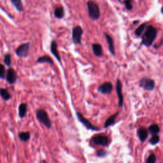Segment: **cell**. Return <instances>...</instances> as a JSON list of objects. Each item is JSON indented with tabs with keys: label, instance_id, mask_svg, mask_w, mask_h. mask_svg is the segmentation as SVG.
<instances>
[{
	"label": "cell",
	"instance_id": "17",
	"mask_svg": "<svg viewBox=\"0 0 163 163\" xmlns=\"http://www.w3.org/2000/svg\"><path fill=\"white\" fill-rule=\"evenodd\" d=\"M92 47L93 53L96 56L99 57L102 55L103 49H102V47L100 44H92Z\"/></svg>",
	"mask_w": 163,
	"mask_h": 163
},
{
	"label": "cell",
	"instance_id": "1",
	"mask_svg": "<svg viewBox=\"0 0 163 163\" xmlns=\"http://www.w3.org/2000/svg\"><path fill=\"white\" fill-rule=\"evenodd\" d=\"M157 33V31L154 26H148L143 35L142 43L147 47L150 46L155 39Z\"/></svg>",
	"mask_w": 163,
	"mask_h": 163
},
{
	"label": "cell",
	"instance_id": "32",
	"mask_svg": "<svg viewBox=\"0 0 163 163\" xmlns=\"http://www.w3.org/2000/svg\"><path fill=\"white\" fill-rule=\"evenodd\" d=\"M119 1H120V0H119Z\"/></svg>",
	"mask_w": 163,
	"mask_h": 163
},
{
	"label": "cell",
	"instance_id": "19",
	"mask_svg": "<svg viewBox=\"0 0 163 163\" xmlns=\"http://www.w3.org/2000/svg\"><path fill=\"white\" fill-rule=\"evenodd\" d=\"M18 136L19 139L23 141V142H28L30 140L31 134L29 131H26V132H20L18 134Z\"/></svg>",
	"mask_w": 163,
	"mask_h": 163
},
{
	"label": "cell",
	"instance_id": "31",
	"mask_svg": "<svg viewBox=\"0 0 163 163\" xmlns=\"http://www.w3.org/2000/svg\"><path fill=\"white\" fill-rule=\"evenodd\" d=\"M162 14H163V8H162Z\"/></svg>",
	"mask_w": 163,
	"mask_h": 163
},
{
	"label": "cell",
	"instance_id": "4",
	"mask_svg": "<svg viewBox=\"0 0 163 163\" xmlns=\"http://www.w3.org/2000/svg\"><path fill=\"white\" fill-rule=\"evenodd\" d=\"M83 33L82 28L80 26H76L73 28L72 30V39L75 45H81L82 35Z\"/></svg>",
	"mask_w": 163,
	"mask_h": 163
},
{
	"label": "cell",
	"instance_id": "24",
	"mask_svg": "<svg viewBox=\"0 0 163 163\" xmlns=\"http://www.w3.org/2000/svg\"><path fill=\"white\" fill-rule=\"evenodd\" d=\"M159 140H160V138L158 135L154 134V135H152V138L150 139L149 142L152 145H155L159 142Z\"/></svg>",
	"mask_w": 163,
	"mask_h": 163
},
{
	"label": "cell",
	"instance_id": "3",
	"mask_svg": "<svg viewBox=\"0 0 163 163\" xmlns=\"http://www.w3.org/2000/svg\"><path fill=\"white\" fill-rule=\"evenodd\" d=\"M87 5L89 17L92 20H98L100 17V11H99V8L98 4L92 0H89L87 2Z\"/></svg>",
	"mask_w": 163,
	"mask_h": 163
},
{
	"label": "cell",
	"instance_id": "6",
	"mask_svg": "<svg viewBox=\"0 0 163 163\" xmlns=\"http://www.w3.org/2000/svg\"><path fill=\"white\" fill-rule=\"evenodd\" d=\"M92 142L97 145L107 146L109 144V139L108 136L104 134H97L92 138Z\"/></svg>",
	"mask_w": 163,
	"mask_h": 163
},
{
	"label": "cell",
	"instance_id": "9",
	"mask_svg": "<svg viewBox=\"0 0 163 163\" xmlns=\"http://www.w3.org/2000/svg\"><path fill=\"white\" fill-rule=\"evenodd\" d=\"M17 74L16 71H15L13 68H9L8 71H7V75H6V79L8 83L10 85H13L17 80Z\"/></svg>",
	"mask_w": 163,
	"mask_h": 163
},
{
	"label": "cell",
	"instance_id": "12",
	"mask_svg": "<svg viewBox=\"0 0 163 163\" xmlns=\"http://www.w3.org/2000/svg\"><path fill=\"white\" fill-rule=\"evenodd\" d=\"M28 105L27 103H20L18 108V115L20 119H23L26 117L28 113Z\"/></svg>",
	"mask_w": 163,
	"mask_h": 163
},
{
	"label": "cell",
	"instance_id": "25",
	"mask_svg": "<svg viewBox=\"0 0 163 163\" xmlns=\"http://www.w3.org/2000/svg\"><path fill=\"white\" fill-rule=\"evenodd\" d=\"M146 28V24H141L140 25L139 27L136 29L135 31V34L136 36H140L141 34H142V33L144 31L145 29Z\"/></svg>",
	"mask_w": 163,
	"mask_h": 163
},
{
	"label": "cell",
	"instance_id": "26",
	"mask_svg": "<svg viewBox=\"0 0 163 163\" xmlns=\"http://www.w3.org/2000/svg\"><path fill=\"white\" fill-rule=\"evenodd\" d=\"M6 75L7 72L5 66L0 64V78H2V79H5V78H6Z\"/></svg>",
	"mask_w": 163,
	"mask_h": 163
},
{
	"label": "cell",
	"instance_id": "13",
	"mask_svg": "<svg viewBox=\"0 0 163 163\" xmlns=\"http://www.w3.org/2000/svg\"><path fill=\"white\" fill-rule=\"evenodd\" d=\"M50 50H51L52 54L54 55V56H55V57L57 59V60L61 64V57L59 56L58 51H57V42L55 40H53L52 41L51 45H50Z\"/></svg>",
	"mask_w": 163,
	"mask_h": 163
},
{
	"label": "cell",
	"instance_id": "16",
	"mask_svg": "<svg viewBox=\"0 0 163 163\" xmlns=\"http://www.w3.org/2000/svg\"><path fill=\"white\" fill-rule=\"evenodd\" d=\"M104 36H105V38H106L107 39V41L108 42V45H109V49H110V52H111L112 54L113 55H115V47H114V41H113V38L110 36L108 34L105 33L104 34Z\"/></svg>",
	"mask_w": 163,
	"mask_h": 163
},
{
	"label": "cell",
	"instance_id": "29",
	"mask_svg": "<svg viewBox=\"0 0 163 163\" xmlns=\"http://www.w3.org/2000/svg\"><path fill=\"white\" fill-rule=\"evenodd\" d=\"M124 3L125 5V7L127 10H131V9L133 8V5H132V3H131V0H124Z\"/></svg>",
	"mask_w": 163,
	"mask_h": 163
},
{
	"label": "cell",
	"instance_id": "18",
	"mask_svg": "<svg viewBox=\"0 0 163 163\" xmlns=\"http://www.w3.org/2000/svg\"><path fill=\"white\" fill-rule=\"evenodd\" d=\"M118 114H119V113L117 112L116 113L112 115V116H110V117H108L107 119L106 122H105V123H104V128H107L110 127V125H113L115 123V119H116V117H117Z\"/></svg>",
	"mask_w": 163,
	"mask_h": 163
},
{
	"label": "cell",
	"instance_id": "20",
	"mask_svg": "<svg viewBox=\"0 0 163 163\" xmlns=\"http://www.w3.org/2000/svg\"><path fill=\"white\" fill-rule=\"evenodd\" d=\"M10 1H11L12 5L15 7V8L17 9V11L20 12L23 11L24 7L21 0H10Z\"/></svg>",
	"mask_w": 163,
	"mask_h": 163
},
{
	"label": "cell",
	"instance_id": "7",
	"mask_svg": "<svg viewBox=\"0 0 163 163\" xmlns=\"http://www.w3.org/2000/svg\"><path fill=\"white\" fill-rule=\"evenodd\" d=\"M140 86L146 91H153L155 87V82L149 78H143L140 81Z\"/></svg>",
	"mask_w": 163,
	"mask_h": 163
},
{
	"label": "cell",
	"instance_id": "5",
	"mask_svg": "<svg viewBox=\"0 0 163 163\" xmlns=\"http://www.w3.org/2000/svg\"><path fill=\"white\" fill-rule=\"evenodd\" d=\"M76 115L78 121L82 123L87 129L91 131H99V129L98 128L94 126L88 119H87L85 117H84L81 113L77 112Z\"/></svg>",
	"mask_w": 163,
	"mask_h": 163
},
{
	"label": "cell",
	"instance_id": "2",
	"mask_svg": "<svg viewBox=\"0 0 163 163\" xmlns=\"http://www.w3.org/2000/svg\"><path fill=\"white\" fill-rule=\"evenodd\" d=\"M36 116L38 121L43 124L47 128L50 129L52 128V123L49 118L48 113L45 110L40 109L36 110Z\"/></svg>",
	"mask_w": 163,
	"mask_h": 163
},
{
	"label": "cell",
	"instance_id": "8",
	"mask_svg": "<svg viewBox=\"0 0 163 163\" xmlns=\"http://www.w3.org/2000/svg\"><path fill=\"white\" fill-rule=\"evenodd\" d=\"M29 47L30 44L29 43L22 44L17 49L15 53H16L17 56L21 57V58H23V57H27L29 55Z\"/></svg>",
	"mask_w": 163,
	"mask_h": 163
},
{
	"label": "cell",
	"instance_id": "10",
	"mask_svg": "<svg viewBox=\"0 0 163 163\" xmlns=\"http://www.w3.org/2000/svg\"><path fill=\"white\" fill-rule=\"evenodd\" d=\"M113 86L112 83L110 82H104L98 87V92L103 94H110L112 91Z\"/></svg>",
	"mask_w": 163,
	"mask_h": 163
},
{
	"label": "cell",
	"instance_id": "30",
	"mask_svg": "<svg viewBox=\"0 0 163 163\" xmlns=\"http://www.w3.org/2000/svg\"><path fill=\"white\" fill-rule=\"evenodd\" d=\"M96 155L99 157H104L107 155V152L104 150H98L96 152Z\"/></svg>",
	"mask_w": 163,
	"mask_h": 163
},
{
	"label": "cell",
	"instance_id": "22",
	"mask_svg": "<svg viewBox=\"0 0 163 163\" xmlns=\"http://www.w3.org/2000/svg\"><path fill=\"white\" fill-rule=\"evenodd\" d=\"M54 15L57 19H62L65 15V10L62 7H57L54 10Z\"/></svg>",
	"mask_w": 163,
	"mask_h": 163
},
{
	"label": "cell",
	"instance_id": "28",
	"mask_svg": "<svg viewBox=\"0 0 163 163\" xmlns=\"http://www.w3.org/2000/svg\"><path fill=\"white\" fill-rule=\"evenodd\" d=\"M156 157L154 154H150L146 161V163H155Z\"/></svg>",
	"mask_w": 163,
	"mask_h": 163
},
{
	"label": "cell",
	"instance_id": "27",
	"mask_svg": "<svg viewBox=\"0 0 163 163\" xmlns=\"http://www.w3.org/2000/svg\"><path fill=\"white\" fill-rule=\"evenodd\" d=\"M4 62L5 65H7L8 66H10L12 65V56L10 54H7L4 57Z\"/></svg>",
	"mask_w": 163,
	"mask_h": 163
},
{
	"label": "cell",
	"instance_id": "14",
	"mask_svg": "<svg viewBox=\"0 0 163 163\" xmlns=\"http://www.w3.org/2000/svg\"><path fill=\"white\" fill-rule=\"evenodd\" d=\"M0 96L2 98L4 101H8L12 98V96L10 94L8 89L7 88H1L0 89Z\"/></svg>",
	"mask_w": 163,
	"mask_h": 163
},
{
	"label": "cell",
	"instance_id": "23",
	"mask_svg": "<svg viewBox=\"0 0 163 163\" xmlns=\"http://www.w3.org/2000/svg\"><path fill=\"white\" fill-rule=\"evenodd\" d=\"M149 130L152 135L157 134L160 131V128L157 124H152L149 128Z\"/></svg>",
	"mask_w": 163,
	"mask_h": 163
},
{
	"label": "cell",
	"instance_id": "15",
	"mask_svg": "<svg viewBox=\"0 0 163 163\" xmlns=\"http://www.w3.org/2000/svg\"><path fill=\"white\" fill-rule=\"evenodd\" d=\"M137 134L141 141L143 142V141H145L147 137H148V131H147V130L145 128H141L138 129Z\"/></svg>",
	"mask_w": 163,
	"mask_h": 163
},
{
	"label": "cell",
	"instance_id": "21",
	"mask_svg": "<svg viewBox=\"0 0 163 163\" xmlns=\"http://www.w3.org/2000/svg\"><path fill=\"white\" fill-rule=\"evenodd\" d=\"M37 62L38 63H49V64L52 65L54 63L53 60L50 57L48 56H41L37 59Z\"/></svg>",
	"mask_w": 163,
	"mask_h": 163
},
{
	"label": "cell",
	"instance_id": "11",
	"mask_svg": "<svg viewBox=\"0 0 163 163\" xmlns=\"http://www.w3.org/2000/svg\"><path fill=\"white\" fill-rule=\"evenodd\" d=\"M116 91L119 98V107H122L124 104V98L122 92V83L119 79L117 80L116 82Z\"/></svg>",
	"mask_w": 163,
	"mask_h": 163
}]
</instances>
